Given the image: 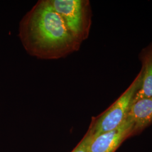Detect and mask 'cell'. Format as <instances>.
Segmentation results:
<instances>
[{
  "label": "cell",
  "mask_w": 152,
  "mask_h": 152,
  "mask_svg": "<svg viewBox=\"0 0 152 152\" xmlns=\"http://www.w3.org/2000/svg\"><path fill=\"white\" fill-rule=\"evenodd\" d=\"M19 37L28 54L44 60L65 58L82 44L68 31L49 0L38 1L23 17Z\"/></svg>",
  "instance_id": "obj_1"
},
{
  "label": "cell",
  "mask_w": 152,
  "mask_h": 152,
  "mask_svg": "<svg viewBox=\"0 0 152 152\" xmlns=\"http://www.w3.org/2000/svg\"><path fill=\"white\" fill-rule=\"evenodd\" d=\"M142 72L140 71L125 92L108 108L97 117L92 118L88 131L93 137L114 130L128 117L135 96L140 88Z\"/></svg>",
  "instance_id": "obj_2"
},
{
  "label": "cell",
  "mask_w": 152,
  "mask_h": 152,
  "mask_svg": "<svg viewBox=\"0 0 152 152\" xmlns=\"http://www.w3.org/2000/svg\"><path fill=\"white\" fill-rule=\"evenodd\" d=\"M62 18L71 34L82 43L86 39L91 26V9L87 0H49Z\"/></svg>",
  "instance_id": "obj_3"
},
{
  "label": "cell",
  "mask_w": 152,
  "mask_h": 152,
  "mask_svg": "<svg viewBox=\"0 0 152 152\" xmlns=\"http://www.w3.org/2000/svg\"><path fill=\"white\" fill-rule=\"evenodd\" d=\"M134 123L129 116L119 127L93 137L89 152H115L125 140L133 136Z\"/></svg>",
  "instance_id": "obj_4"
},
{
  "label": "cell",
  "mask_w": 152,
  "mask_h": 152,
  "mask_svg": "<svg viewBox=\"0 0 152 152\" xmlns=\"http://www.w3.org/2000/svg\"><path fill=\"white\" fill-rule=\"evenodd\" d=\"M129 116L134 123L133 136L152 124V96L137 101L131 107Z\"/></svg>",
  "instance_id": "obj_5"
},
{
  "label": "cell",
  "mask_w": 152,
  "mask_h": 152,
  "mask_svg": "<svg viewBox=\"0 0 152 152\" xmlns=\"http://www.w3.org/2000/svg\"><path fill=\"white\" fill-rule=\"evenodd\" d=\"M139 58L142 64V83L133 104L139 100L152 96V42L142 50Z\"/></svg>",
  "instance_id": "obj_6"
},
{
  "label": "cell",
  "mask_w": 152,
  "mask_h": 152,
  "mask_svg": "<svg viewBox=\"0 0 152 152\" xmlns=\"http://www.w3.org/2000/svg\"><path fill=\"white\" fill-rule=\"evenodd\" d=\"M92 139V135L87 131L86 134L81 141L71 152H89V148Z\"/></svg>",
  "instance_id": "obj_7"
}]
</instances>
